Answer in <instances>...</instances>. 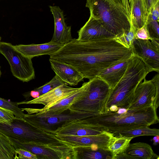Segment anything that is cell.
I'll return each mask as SVG.
<instances>
[{
  "label": "cell",
  "instance_id": "cell-1",
  "mask_svg": "<svg viewBox=\"0 0 159 159\" xmlns=\"http://www.w3.org/2000/svg\"><path fill=\"white\" fill-rule=\"evenodd\" d=\"M133 55L132 49L116 37L86 41L73 39L50 55L49 59L70 66L89 80Z\"/></svg>",
  "mask_w": 159,
  "mask_h": 159
},
{
  "label": "cell",
  "instance_id": "cell-2",
  "mask_svg": "<svg viewBox=\"0 0 159 159\" xmlns=\"http://www.w3.org/2000/svg\"><path fill=\"white\" fill-rule=\"evenodd\" d=\"M157 109L154 106L142 108H119L116 112H93L90 124L94 128L114 134L159 123Z\"/></svg>",
  "mask_w": 159,
  "mask_h": 159
},
{
  "label": "cell",
  "instance_id": "cell-3",
  "mask_svg": "<svg viewBox=\"0 0 159 159\" xmlns=\"http://www.w3.org/2000/svg\"><path fill=\"white\" fill-rule=\"evenodd\" d=\"M85 7L89 9L90 16L116 37L130 30L131 17L120 1L86 0Z\"/></svg>",
  "mask_w": 159,
  "mask_h": 159
},
{
  "label": "cell",
  "instance_id": "cell-4",
  "mask_svg": "<svg viewBox=\"0 0 159 159\" xmlns=\"http://www.w3.org/2000/svg\"><path fill=\"white\" fill-rule=\"evenodd\" d=\"M150 72L143 61L133 55L129 61L123 76L116 85L111 89L105 112L108 111L112 105L128 109L138 85Z\"/></svg>",
  "mask_w": 159,
  "mask_h": 159
},
{
  "label": "cell",
  "instance_id": "cell-5",
  "mask_svg": "<svg viewBox=\"0 0 159 159\" xmlns=\"http://www.w3.org/2000/svg\"><path fill=\"white\" fill-rule=\"evenodd\" d=\"M0 131L10 139L21 143L34 142L47 145L66 144L55 134L48 133L26 121L16 118L10 125L0 123Z\"/></svg>",
  "mask_w": 159,
  "mask_h": 159
},
{
  "label": "cell",
  "instance_id": "cell-6",
  "mask_svg": "<svg viewBox=\"0 0 159 159\" xmlns=\"http://www.w3.org/2000/svg\"><path fill=\"white\" fill-rule=\"evenodd\" d=\"M92 112L81 111L70 108L56 114L46 112L25 114L24 119L34 126L55 134L59 129L71 123L86 118Z\"/></svg>",
  "mask_w": 159,
  "mask_h": 159
},
{
  "label": "cell",
  "instance_id": "cell-7",
  "mask_svg": "<svg viewBox=\"0 0 159 159\" xmlns=\"http://www.w3.org/2000/svg\"><path fill=\"white\" fill-rule=\"evenodd\" d=\"M110 90L108 84L97 76L89 80L88 88L85 95L71 105L69 108L81 111L100 113L104 112Z\"/></svg>",
  "mask_w": 159,
  "mask_h": 159
},
{
  "label": "cell",
  "instance_id": "cell-8",
  "mask_svg": "<svg viewBox=\"0 0 159 159\" xmlns=\"http://www.w3.org/2000/svg\"><path fill=\"white\" fill-rule=\"evenodd\" d=\"M0 53L8 61L13 75L23 82L35 77L32 59L23 55L11 43L0 41Z\"/></svg>",
  "mask_w": 159,
  "mask_h": 159
},
{
  "label": "cell",
  "instance_id": "cell-9",
  "mask_svg": "<svg viewBox=\"0 0 159 159\" xmlns=\"http://www.w3.org/2000/svg\"><path fill=\"white\" fill-rule=\"evenodd\" d=\"M11 140L16 148H21L28 151L35 155L37 159H75L74 148L67 144L47 145L32 142L21 143Z\"/></svg>",
  "mask_w": 159,
  "mask_h": 159
},
{
  "label": "cell",
  "instance_id": "cell-10",
  "mask_svg": "<svg viewBox=\"0 0 159 159\" xmlns=\"http://www.w3.org/2000/svg\"><path fill=\"white\" fill-rule=\"evenodd\" d=\"M138 85L128 109L142 108L154 106L157 109L159 104V74L151 80L145 78Z\"/></svg>",
  "mask_w": 159,
  "mask_h": 159
},
{
  "label": "cell",
  "instance_id": "cell-11",
  "mask_svg": "<svg viewBox=\"0 0 159 159\" xmlns=\"http://www.w3.org/2000/svg\"><path fill=\"white\" fill-rule=\"evenodd\" d=\"M132 51L140 58L150 72L159 73V40L134 39Z\"/></svg>",
  "mask_w": 159,
  "mask_h": 159
},
{
  "label": "cell",
  "instance_id": "cell-12",
  "mask_svg": "<svg viewBox=\"0 0 159 159\" xmlns=\"http://www.w3.org/2000/svg\"><path fill=\"white\" fill-rule=\"evenodd\" d=\"M79 88H73L65 84L61 85L38 97L29 101L18 102L20 104H41L44 107L40 109L25 108H21L28 114L37 113L46 110L58 101L77 90Z\"/></svg>",
  "mask_w": 159,
  "mask_h": 159
},
{
  "label": "cell",
  "instance_id": "cell-13",
  "mask_svg": "<svg viewBox=\"0 0 159 159\" xmlns=\"http://www.w3.org/2000/svg\"><path fill=\"white\" fill-rule=\"evenodd\" d=\"M55 135L63 143L73 147L95 146L107 149H108L109 146L115 137L113 134L106 131L97 135L89 136Z\"/></svg>",
  "mask_w": 159,
  "mask_h": 159
},
{
  "label": "cell",
  "instance_id": "cell-14",
  "mask_svg": "<svg viewBox=\"0 0 159 159\" xmlns=\"http://www.w3.org/2000/svg\"><path fill=\"white\" fill-rule=\"evenodd\" d=\"M49 7L54 22V31L51 41L63 46L73 39L71 27L66 25L63 11L59 7L49 6Z\"/></svg>",
  "mask_w": 159,
  "mask_h": 159
},
{
  "label": "cell",
  "instance_id": "cell-15",
  "mask_svg": "<svg viewBox=\"0 0 159 159\" xmlns=\"http://www.w3.org/2000/svg\"><path fill=\"white\" fill-rule=\"evenodd\" d=\"M78 40L86 41L116 37L106 30L99 22L91 16L78 31Z\"/></svg>",
  "mask_w": 159,
  "mask_h": 159
},
{
  "label": "cell",
  "instance_id": "cell-16",
  "mask_svg": "<svg viewBox=\"0 0 159 159\" xmlns=\"http://www.w3.org/2000/svg\"><path fill=\"white\" fill-rule=\"evenodd\" d=\"M89 117L58 129L55 134L78 136H89L97 135L104 132L91 125L89 123Z\"/></svg>",
  "mask_w": 159,
  "mask_h": 159
},
{
  "label": "cell",
  "instance_id": "cell-17",
  "mask_svg": "<svg viewBox=\"0 0 159 159\" xmlns=\"http://www.w3.org/2000/svg\"><path fill=\"white\" fill-rule=\"evenodd\" d=\"M52 69L65 84L77 85L84 79L81 74L70 66L61 62L49 59Z\"/></svg>",
  "mask_w": 159,
  "mask_h": 159
},
{
  "label": "cell",
  "instance_id": "cell-18",
  "mask_svg": "<svg viewBox=\"0 0 159 159\" xmlns=\"http://www.w3.org/2000/svg\"><path fill=\"white\" fill-rule=\"evenodd\" d=\"M159 159L151 146L143 142L130 143L125 151L114 159Z\"/></svg>",
  "mask_w": 159,
  "mask_h": 159
},
{
  "label": "cell",
  "instance_id": "cell-19",
  "mask_svg": "<svg viewBox=\"0 0 159 159\" xmlns=\"http://www.w3.org/2000/svg\"><path fill=\"white\" fill-rule=\"evenodd\" d=\"M89 84V81L84 83L76 90L57 102L46 110L37 113L46 112L50 114H59L68 109L71 105L85 95Z\"/></svg>",
  "mask_w": 159,
  "mask_h": 159
},
{
  "label": "cell",
  "instance_id": "cell-20",
  "mask_svg": "<svg viewBox=\"0 0 159 159\" xmlns=\"http://www.w3.org/2000/svg\"><path fill=\"white\" fill-rule=\"evenodd\" d=\"M14 46L23 55L32 59L34 57L43 55L50 56L57 51L62 46L50 41L40 44H19Z\"/></svg>",
  "mask_w": 159,
  "mask_h": 159
},
{
  "label": "cell",
  "instance_id": "cell-21",
  "mask_svg": "<svg viewBox=\"0 0 159 159\" xmlns=\"http://www.w3.org/2000/svg\"><path fill=\"white\" fill-rule=\"evenodd\" d=\"M129 3L131 25L136 32L147 23L149 13L143 0H131Z\"/></svg>",
  "mask_w": 159,
  "mask_h": 159
},
{
  "label": "cell",
  "instance_id": "cell-22",
  "mask_svg": "<svg viewBox=\"0 0 159 159\" xmlns=\"http://www.w3.org/2000/svg\"><path fill=\"white\" fill-rule=\"evenodd\" d=\"M130 59L108 68L98 76L105 81L111 89L113 88L124 75Z\"/></svg>",
  "mask_w": 159,
  "mask_h": 159
},
{
  "label": "cell",
  "instance_id": "cell-23",
  "mask_svg": "<svg viewBox=\"0 0 159 159\" xmlns=\"http://www.w3.org/2000/svg\"><path fill=\"white\" fill-rule=\"evenodd\" d=\"M73 148L75 159H113V155L108 149L95 146Z\"/></svg>",
  "mask_w": 159,
  "mask_h": 159
},
{
  "label": "cell",
  "instance_id": "cell-24",
  "mask_svg": "<svg viewBox=\"0 0 159 159\" xmlns=\"http://www.w3.org/2000/svg\"><path fill=\"white\" fill-rule=\"evenodd\" d=\"M16 149L12 141L0 131V159H15Z\"/></svg>",
  "mask_w": 159,
  "mask_h": 159
},
{
  "label": "cell",
  "instance_id": "cell-25",
  "mask_svg": "<svg viewBox=\"0 0 159 159\" xmlns=\"http://www.w3.org/2000/svg\"><path fill=\"white\" fill-rule=\"evenodd\" d=\"M116 137H125L133 138L140 136H156L159 135V129H151L148 126H143L132 129L113 134Z\"/></svg>",
  "mask_w": 159,
  "mask_h": 159
},
{
  "label": "cell",
  "instance_id": "cell-26",
  "mask_svg": "<svg viewBox=\"0 0 159 159\" xmlns=\"http://www.w3.org/2000/svg\"><path fill=\"white\" fill-rule=\"evenodd\" d=\"M115 137L113 142L108 148L113 155V159L125 151L129 144L130 141L133 139L132 137Z\"/></svg>",
  "mask_w": 159,
  "mask_h": 159
},
{
  "label": "cell",
  "instance_id": "cell-27",
  "mask_svg": "<svg viewBox=\"0 0 159 159\" xmlns=\"http://www.w3.org/2000/svg\"><path fill=\"white\" fill-rule=\"evenodd\" d=\"M17 102H13L0 98V107L12 111L16 117L24 119L23 110L18 107Z\"/></svg>",
  "mask_w": 159,
  "mask_h": 159
},
{
  "label": "cell",
  "instance_id": "cell-28",
  "mask_svg": "<svg viewBox=\"0 0 159 159\" xmlns=\"http://www.w3.org/2000/svg\"><path fill=\"white\" fill-rule=\"evenodd\" d=\"M63 84H65L55 75L50 81L34 90L40 96Z\"/></svg>",
  "mask_w": 159,
  "mask_h": 159
},
{
  "label": "cell",
  "instance_id": "cell-29",
  "mask_svg": "<svg viewBox=\"0 0 159 159\" xmlns=\"http://www.w3.org/2000/svg\"><path fill=\"white\" fill-rule=\"evenodd\" d=\"M135 34L134 29L131 24L130 30L127 33L117 38L127 47L132 48Z\"/></svg>",
  "mask_w": 159,
  "mask_h": 159
},
{
  "label": "cell",
  "instance_id": "cell-30",
  "mask_svg": "<svg viewBox=\"0 0 159 159\" xmlns=\"http://www.w3.org/2000/svg\"><path fill=\"white\" fill-rule=\"evenodd\" d=\"M146 25L151 40H159L158 22L156 21L148 20Z\"/></svg>",
  "mask_w": 159,
  "mask_h": 159
},
{
  "label": "cell",
  "instance_id": "cell-31",
  "mask_svg": "<svg viewBox=\"0 0 159 159\" xmlns=\"http://www.w3.org/2000/svg\"><path fill=\"white\" fill-rule=\"evenodd\" d=\"M16 118L12 111L0 107V123L9 125Z\"/></svg>",
  "mask_w": 159,
  "mask_h": 159
},
{
  "label": "cell",
  "instance_id": "cell-32",
  "mask_svg": "<svg viewBox=\"0 0 159 159\" xmlns=\"http://www.w3.org/2000/svg\"><path fill=\"white\" fill-rule=\"evenodd\" d=\"M15 151L16 156L15 159H37L35 155L26 150L17 148Z\"/></svg>",
  "mask_w": 159,
  "mask_h": 159
},
{
  "label": "cell",
  "instance_id": "cell-33",
  "mask_svg": "<svg viewBox=\"0 0 159 159\" xmlns=\"http://www.w3.org/2000/svg\"><path fill=\"white\" fill-rule=\"evenodd\" d=\"M135 39L142 40H151L146 23L143 27L137 30L135 34Z\"/></svg>",
  "mask_w": 159,
  "mask_h": 159
},
{
  "label": "cell",
  "instance_id": "cell-34",
  "mask_svg": "<svg viewBox=\"0 0 159 159\" xmlns=\"http://www.w3.org/2000/svg\"><path fill=\"white\" fill-rule=\"evenodd\" d=\"M159 2L158 1L152 7L149 13L148 20L157 21L159 20Z\"/></svg>",
  "mask_w": 159,
  "mask_h": 159
},
{
  "label": "cell",
  "instance_id": "cell-35",
  "mask_svg": "<svg viewBox=\"0 0 159 159\" xmlns=\"http://www.w3.org/2000/svg\"><path fill=\"white\" fill-rule=\"evenodd\" d=\"M143 1L147 11L149 13L153 6L159 0H143Z\"/></svg>",
  "mask_w": 159,
  "mask_h": 159
},
{
  "label": "cell",
  "instance_id": "cell-36",
  "mask_svg": "<svg viewBox=\"0 0 159 159\" xmlns=\"http://www.w3.org/2000/svg\"><path fill=\"white\" fill-rule=\"evenodd\" d=\"M125 7L127 13L130 16V11L128 0H119ZM131 17V16H130Z\"/></svg>",
  "mask_w": 159,
  "mask_h": 159
},
{
  "label": "cell",
  "instance_id": "cell-37",
  "mask_svg": "<svg viewBox=\"0 0 159 159\" xmlns=\"http://www.w3.org/2000/svg\"><path fill=\"white\" fill-rule=\"evenodd\" d=\"M118 109L119 108L117 106L112 105L109 108L108 111L112 112H116L118 110Z\"/></svg>",
  "mask_w": 159,
  "mask_h": 159
},
{
  "label": "cell",
  "instance_id": "cell-38",
  "mask_svg": "<svg viewBox=\"0 0 159 159\" xmlns=\"http://www.w3.org/2000/svg\"><path fill=\"white\" fill-rule=\"evenodd\" d=\"M153 144L155 145H157L159 143V136H158L157 138L154 141H153Z\"/></svg>",
  "mask_w": 159,
  "mask_h": 159
},
{
  "label": "cell",
  "instance_id": "cell-39",
  "mask_svg": "<svg viewBox=\"0 0 159 159\" xmlns=\"http://www.w3.org/2000/svg\"><path fill=\"white\" fill-rule=\"evenodd\" d=\"M1 72L0 70V77H1Z\"/></svg>",
  "mask_w": 159,
  "mask_h": 159
},
{
  "label": "cell",
  "instance_id": "cell-40",
  "mask_svg": "<svg viewBox=\"0 0 159 159\" xmlns=\"http://www.w3.org/2000/svg\"><path fill=\"white\" fill-rule=\"evenodd\" d=\"M1 37L0 36V41L1 40Z\"/></svg>",
  "mask_w": 159,
  "mask_h": 159
},
{
  "label": "cell",
  "instance_id": "cell-41",
  "mask_svg": "<svg viewBox=\"0 0 159 159\" xmlns=\"http://www.w3.org/2000/svg\"><path fill=\"white\" fill-rule=\"evenodd\" d=\"M129 0V2L131 0Z\"/></svg>",
  "mask_w": 159,
  "mask_h": 159
}]
</instances>
